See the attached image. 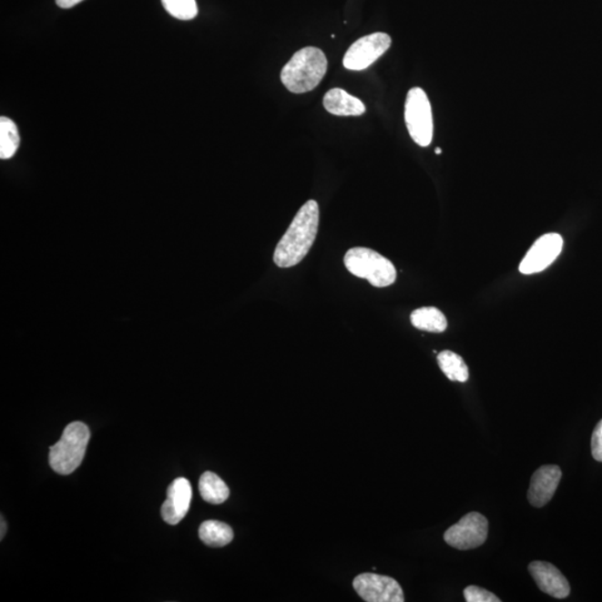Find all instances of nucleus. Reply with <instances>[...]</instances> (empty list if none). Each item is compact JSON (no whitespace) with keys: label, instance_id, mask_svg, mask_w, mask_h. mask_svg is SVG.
Segmentation results:
<instances>
[{"label":"nucleus","instance_id":"f257e3e1","mask_svg":"<svg viewBox=\"0 0 602 602\" xmlns=\"http://www.w3.org/2000/svg\"><path fill=\"white\" fill-rule=\"evenodd\" d=\"M320 227V206L315 200L305 203L278 243L273 261L280 268H291L303 260L316 240Z\"/></svg>","mask_w":602,"mask_h":602},{"label":"nucleus","instance_id":"f03ea898","mask_svg":"<svg viewBox=\"0 0 602 602\" xmlns=\"http://www.w3.org/2000/svg\"><path fill=\"white\" fill-rule=\"evenodd\" d=\"M327 57L321 49L305 47L293 55L281 71V82L288 91L303 94L312 91L327 73Z\"/></svg>","mask_w":602,"mask_h":602},{"label":"nucleus","instance_id":"7ed1b4c3","mask_svg":"<svg viewBox=\"0 0 602 602\" xmlns=\"http://www.w3.org/2000/svg\"><path fill=\"white\" fill-rule=\"evenodd\" d=\"M91 437L87 425L73 422L65 427L61 440L49 451V465L58 474H73L82 464Z\"/></svg>","mask_w":602,"mask_h":602},{"label":"nucleus","instance_id":"20e7f679","mask_svg":"<svg viewBox=\"0 0 602 602\" xmlns=\"http://www.w3.org/2000/svg\"><path fill=\"white\" fill-rule=\"evenodd\" d=\"M344 263L347 270L362 278L377 288L393 285L397 272L393 262L372 249L356 247L346 252Z\"/></svg>","mask_w":602,"mask_h":602},{"label":"nucleus","instance_id":"39448f33","mask_svg":"<svg viewBox=\"0 0 602 602\" xmlns=\"http://www.w3.org/2000/svg\"><path fill=\"white\" fill-rule=\"evenodd\" d=\"M405 122L413 141L422 148L433 140V116L429 97L420 87L410 89L405 103Z\"/></svg>","mask_w":602,"mask_h":602},{"label":"nucleus","instance_id":"423d86ee","mask_svg":"<svg viewBox=\"0 0 602 602\" xmlns=\"http://www.w3.org/2000/svg\"><path fill=\"white\" fill-rule=\"evenodd\" d=\"M487 534H489V522L486 517L477 512H471L447 529L444 540L452 548L470 550L484 545Z\"/></svg>","mask_w":602,"mask_h":602},{"label":"nucleus","instance_id":"0eeeda50","mask_svg":"<svg viewBox=\"0 0 602 602\" xmlns=\"http://www.w3.org/2000/svg\"><path fill=\"white\" fill-rule=\"evenodd\" d=\"M392 45L390 35L374 33L358 39L344 56V66L351 71H362L382 57Z\"/></svg>","mask_w":602,"mask_h":602},{"label":"nucleus","instance_id":"6e6552de","mask_svg":"<svg viewBox=\"0 0 602 602\" xmlns=\"http://www.w3.org/2000/svg\"><path fill=\"white\" fill-rule=\"evenodd\" d=\"M355 591L367 602H403L404 592L395 579L376 574H362L352 582Z\"/></svg>","mask_w":602,"mask_h":602},{"label":"nucleus","instance_id":"1a4fd4ad","mask_svg":"<svg viewBox=\"0 0 602 602\" xmlns=\"http://www.w3.org/2000/svg\"><path fill=\"white\" fill-rule=\"evenodd\" d=\"M564 247V239L559 233H546L534 243L520 263L519 270L524 275L544 271L556 260Z\"/></svg>","mask_w":602,"mask_h":602},{"label":"nucleus","instance_id":"9d476101","mask_svg":"<svg viewBox=\"0 0 602 602\" xmlns=\"http://www.w3.org/2000/svg\"><path fill=\"white\" fill-rule=\"evenodd\" d=\"M192 487L190 482L179 477L168 489V497L161 507L162 519L168 525H177L186 517L190 509Z\"/></svg>","mask_w":602,"mask_h":602},{"label":"nucleus","instance_id":"9b49d317","mask_svg":"<svg viewBox=\"0 0 602 602\" xmlns=\"http://www.w3.org/2000/svg\"><path fill=\"white\" fill-rule=\"evenodd\" d=\"M529 572L536 586L545 594L556 599H565L570 595V585L566 576L554 565L546 561H534Z\"/></svg>","mask_w":602,"mask_h":602},{"label":"nucleus","instance_id":"f8f14e48","mask_svg":"<svg viewBox=\"0 0 602 602\" xmlns=\"http://www.w3.org/2000/svg\"><path fill=\"white\" fill-rule=\"evenodd\" d=\"M562 472L558 465L539 467L531 477L527 500L536 507L545 506L554 497L558 489Z\"/></svg>","mask_w":602,"mask_h":602},{"label":"nucleus","instance_id":"ddd939ff","mask_svg":"<svg viewBox=\"0 0 602 602\" xmlns=\"http://www.w3.org/2000/svg\"><path fill=\"white\" fill-rule=\"evenodd\" d=\"M323 107L337 117H361L366 107L360 98L351 96L344 89L332 88L323 97Z\"/></svg>","mask_w":602,"mask_h":602},{"label":"nucleus","instance_id":"4468645a","mask_svg":"<svg viewBox=\"0 0 602 602\" xmlns=\"http://www.w3.org/2000/svg\"><path fill=\"white\" fill-rule=\"evenodd\" d=\"M412 325L420 331L440 333L446 331L444 313L435 307H423L412 312Z\"/></svg>","mask_w":602,"mask_h":602},{"label":"nucleus","instance_id":"2eb2a0df","mask_svg":"<svg viewBox=\"0 0 602 602\" xmlns=\"http://www.w3.org/2000/svg\"><path fill=\"white\" fill-rule=\"evenodd\" d=\"M199 491L202 499L211 505H221L230 495V490L225 482L213 472H206L201 475Z\"/></svg>","mask_w":602,"mask_h":602},{"label":"nucleus","instance_id":"dca6fc26","mask_svg":"<svg viewBox=\"0 0 602 602\" xmlns=\"http://www.w3.org/2000/svg\"><path fill=\"white\" fill-rule=\"evenodd\" d=\"M199 536H200L203 544L213 546V548H220V546L230 544L233 540V531L230 526L223 524V522L208 520L200 525Z\"/></svg>","mask_w":602,"mask_h":602},{"label":"nucleus","instance_id":"f3484780","mask_svg":"<svg viewBox=\"0 0 602 602\" xmlns=\"http://www.w3.org/2000/svg\"><path fill=\"white\" fill-rule=\"evenodd\" d=\"M441 371L452 382L465 383L469 380V368L460 355L451 351H443L437 355Z\"/></svg>","mask_w":602,"mask_h":602},{"label":"nucleus","instance_id":"a211bd4d","mask_svg":"<svg viewBox=\"0 0 602 602\" xmlns=\"http://www.w3.org/2000/svg\"><path fill=\"white\" fill-rule=\"evenodd\" d=\"M21 142L16 124L11 118H0V158L3 160L11 158L16 153Z\"/></svg>","mask_w":602,"mask_h":602},{"label":"nucleus","instance_id":"6ab92c4d","mask_svg":"<svg viewBox=\"0 0 602 602\" xmlns=\"http://www.w3.org/2000/svg\"><path fill=\"white\" fill-rule=\"evenodd\" d=\"M163 7L174 18L191 21L198 15L196 0H162Z\"/></svg>","mask_w":602,"mask_h":602},{"label":"nucleus","instance_id":"aec40b11","mask_svg":"<svg viewBox=\"0 0 602 602\" xmlns=\"http://www.w3.org/2000/svg\"><path fill=\"white\" fill-rule=\"evenodd\" d=\"M464 598L467 602H501L495 594L477 586L466 587Z\"/></svg>","mask_w":602,"mask_h":602},{"label":"nucleus","instance_id":"412c9836","mask_svg":"<svg viewBox=\"0 0 602 602\" xmlns=\"http://www.w3.org/2000/svg\"><path fill=\"white\" fill-rule=\"evenodd\" d=\"M591 452L596 461L602 462V420L592 433Z\"/></svg>","mask_w":602,"mask_h":602},{"label":"nucleus","instance_id":"4be33fe9","mask_svg":"<svg viewBox=\"0 0 602 602\" xmlns=\"http://www.w3.org/2000/svg\"><path fill=\"white\" fill-rule=\"evenodd\" d=\"M83 0H56V4L61 8H72L77 6L79 3H82Z\"/></svg>","mask_w":602,"mask_h":602},{"label":"nucleus","instance_id":"5701e85b","mask_svg":"<svg viewBox=\"0 0 602 602\" xmlns=\"http://www.w3.org/2000/svg\"><path fill=\"white\" fill-rule=\"evenodd\" d=\"M5 534H6V522H5L4 517L2 516V534H0V539H4Z\"/></svg>","mask_w":602,"mask_h":602},{"label":"nucleus","instance_id":"b1692460","mask_svg":"<svg viewBox=\"0 0 602 602\" xmlns=\"http://www.w3.org/2000/svg\"><path fill=\"white\" fill-rule=\"evenodd\" d=\"M435 153H436V154H441V153H442L441 148H437L436 150H435Z\"/></svg>","mask_w":602,"mask_h":602}]
</instances>
